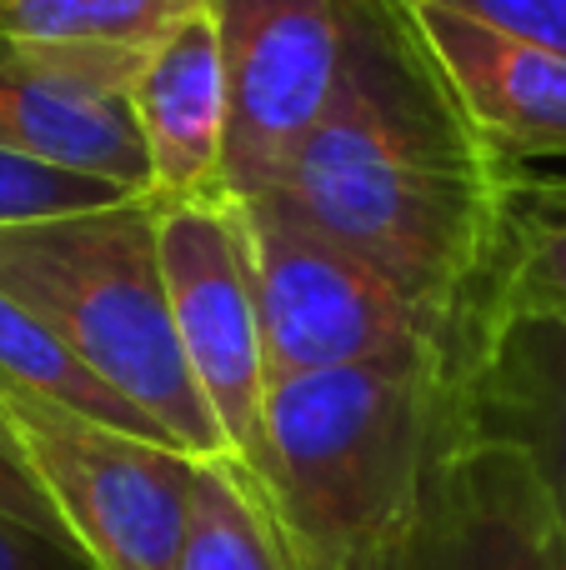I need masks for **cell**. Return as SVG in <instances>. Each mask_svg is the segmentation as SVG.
Wrapping results in <instances>:
<instances>
[{
	"label": "cell",
	"instance_id": "obj_1",
	"mask_svg": "<svg viewBox=\"0 0 566 570\" xmlns=\"http://www.w3.org/2000/svg\"><path fill=\"white\" fill-rule=\"evenodd\" d=\"M336 86L281 196L381 271L447 345V381L481 325L517 166L461 110L407 0H336Z\"/></svg>",
	"mask_w": 566,
	"mask_h": 570
},
{
	"label": "cell",
	"instance_id": "obj_2",
	"mask_svg": "<svg viewBox=\"0 0 566 570\" xmlns=\"http://www.w3.org/2000/svg\"><path fill=\"white\" fill-rule=\"evenodd\" d=\"M441 375L341 365L271 381L266 491L306 570H347L401 541L441 435Z\"/></svg>",
	"mask_w": 566,
	"mask_h": 570
},
{
	"label": "cell",
	"instance_id": "obj_3",
	"mask_svg": "<svg viewBox=\"0 0 566 570\" xmlns=\"http://www.w3.org/2000/svg\"><path fill=\"white\" fill-rule=\"evenodd\" d=\"M0 291L40 315L100 381L140 405L180 451L201 461L231 455L180 355L166 271H160L156 196L136 190L110 206L0 226Z\"/></svg>",
	"mask_w": 566,
	"mask_h": 570
},
{
	"label": "cell",
	"instance_id": "obj_4",
	"mask_svg": "<svg viewBox=\"0 0 566 570\" xmlns=\"http://www.w3.org/2000/svg\"><path fill=\"white\" fill-rule=\"evenodd\" d=\"M241 200V196H236ZM251 240L261 341L271 381L341 365L437 371L447 385V345L381 271L321 236L281 196L241 200Z\"/></svg>",
	"mask_w": 566,
	"mask_h": 570
},
{
	"label": "cell",
	"instance_id": "obj_5",
	"mask_svg": "<svg viewBox=\"0 0 566 570\" xmlns=\"http://www.w3.org/2000/svg\"><path fill=\"white\" fill-rule=\"evenodd\" d=\"M0 425L96 570H180L201 455L0 385Z\"/></svg>",
	"mask_w": 566,
	"mask_h": 570
},
{
	"label": "cell",
	"instance_id": "obj_6",
	"mask_svg": "<svg viewBox=\"0 0 566 570\" xmlns=\"http://www.w3.org/2000/svg\"><path fill=\"white\" fill-rule=\"evenodd\" d=\"M160 271L191 381L206 395L231 455L266 481V341H261L251 240L236 196L156 200Z\"/></svg>",
	"mask_w": 566,
	"mask_h": 570
},
{
	"label": "cell",
	"instance_id": "obj_7",
	"mask_svg": "<svg viewBox=\"0 0 566 570\" xmlns=\"http://www.w3.org/2000/svg\"><path fill=\"white\" fill-rule=\"evenodd\" d=\"M226 66V190L271 196L336 86V0H216Z\"/></svg>",
	"mask_w": 566,
	"mask_h": 570
},
{
	"label": "cell",
	"instance_id": "obj_8",
	"mask_svg": "<svg viewBox=\"0 0 566 570\" xmlns=\"http://www.w3.org/2000/svg\"><path fill=\"white\" fill-rule=\"evenodd\" d=\"M140 56L146 50L0 36V150L120 190H150L130 106Z\"/></svg>",
	"mask_w": 566,
	"mask_h": 570
},
{
	"label": "cell",
	"instance_id": "obj_9",
	"mask_svg": "<svg viewBox=\"0 0 566 570\" xmlns=\"http://www.w3.org/2000/svg\"><path fill=\"white\" fill-rule=\"evenodd\" d=\"M381 570H566V525L527 455L437 435L411 525Z\"/></svg>",
	"mask_w": 566,
	"mask_h": 570
},
{
	"label": "cell",
	"instance_id": "obj_10",
	"mask_svg": "<svg viewBox=\"0 0 566 570\" xmlns=\"http://www.w3.org/2000/svg\"><path fill=\"white\" fill-rule=\"evenodd\" d=\"M441 431L527 455L566 525V321L481 325L441 391Z\"/></svg>",
	"mask_w": 566,
	"mask_h": 570
},
{
	"label": "cell",
	"instance_id": "obj_11",
	"mask_svg": "<svg viewBox=\"0 0 566 570\" xmlns=\"http://www.w3.org/2000/svg\"><path fill=\"white\" fill-rule=\"evenodd\" d=\"M427 50L461 110L507 166L566 160V56L537 40L471 20L461 10L407 0Z\"/></svg>",
	"mask_w": 566,
	"mask_h": 570
},
{
	"label": "cell",
	"instance_id": "obj_12",
	"mask_svg": "<svg viewBox=\"0 0 566 570\" xmlns=\"http://www.w3.org/2000/svg\"><path fill=\"white\" fill-rule=\"evenodd\" d=\"M130 106L150 166L146 196L196 200L226 190V66L216 6L170 26L140 56Z\"/></svg>",
	"mask_w": 566,
	"mask_h": 570
},
{
	"label": "cell",
	"instance_id": "obj_13",
	"mask_svg": "<svg viewBox=\"0 0 566 570\" xmlns=\"http://www.w3.org/2000/svg\"><path fill=\"white\" fill-rule=\"evenodd\" d=\"M180 570H306L271 491L231 455L196 465Z\"/></svg>",
	"mask_w": 566,
	"mask_h": 570
},
{
	"label": "cell",
	"instance_id": "obj_14",
	"mask_svg": "<svg viewBox=\"0 0 566 570\" xmlns=\"http://www.w3.org/2000/svg\"><path fill=\"white\" fill-rule=\"evenodd\" d=\"M501 315L566 321V180H527L521 170L511 176L481 325L501 321Z\"/></svg>",
	"mask_w": 566,
	"mask_h": 570
},
{
	"label": "cell",
	"instance_id": "obj_15",
	"mask_svg": "<svg viewBox=\"0 0 566 570\" xmlns=\"http://www.w3.org/2000/svg\"><path fill=\"white\" fill-rule=\"evenodd\" d=\"M0 385L10 391H30L50 405L86 415V421L116 425L130 435H150V441L176 445L140 405H130L116 385H106L40 315H30L16 295L0 291Z\"/></svg>",
	"mask_w": 566,
	"mask_h": 570
},
{
	"label": "cell",
	"instance_id": "obj_16",
	"mask_svg": "<svg viewBox=\"0 0 566 570\" xmlns=\"http://www.w3.org/2000/svg\"><path fill=\"white\" fill-rule=\"evenodd\" d=\"M211 6L216 0H0V36L150 50L170 26Z\"/></svg>",
	"mask_w": 566,
	"mask_h": 570
},
{
	"label": "cell",
	"instance_id": "obj_17",
	"mask_svg": "<svg viewBox=\"0 0 566 570\" xmlns=\"http://www.w3.org/2000/svg\"><path fill=\"white\" fill-rule=\"evenodd\" d=\"M120 196H136V190H120V186H106V180H90V176H76V170L0 150V226L70 216V210L110 206Z\"/></svg>",
	"mask_w": 566,
	"mask_h": 570
},
{
	"label": "cell",
	"instance_id": "obj_18",
	"mask_svg": "<svg viewBox=\"0 0 566 570\" xmlns=\"http://www.w3.org/2000/svg\"><path fill=\"white\" fill-rule=\"evenodd\" d=\"M427 6L461 10V16L487 20L507 36L537 40V46H552L566 56V0H427Z\"/></svg>",
	"mask_w": 566,
	"mask_h": 570
},
{
	"label": "cell",
	"instance_id": "obj_19",
	"mask_svg": "<svg viewBox=\"0 0 566 570\" xmlns=\"http://www.w3.org/2000/svg\"><path fill=\"white\" fill-rule=\"evenodd\" d=\"M0 515H10V521H20V525H36V531L56 535V541H70L56 501L46 495V485L36 481V471L20 461L16 441H6V435H0Z\"/></svg>",
	"mask_w": 566,
	"mask_h": 570
},
{
	"label": "cell",
	"instance_id": "obj_20",
	"mask_svg": "<svg viewBox=\"0 0 566 570\" xmlns=\"http://www.w3.org/2000/svg\"><path fill=\"white\" fill-rule=\"evenodd\" d=\"M0 570H96L86 561V551L70 541L20 525L10 515H0Z\"/></svg>",
	"mask_w": 566,
	"mask_h": 570
},
{
	"label": "cell",
	"instance_id": "obj_21",
	"mask_svg": "<svg viewBox=\"0 0 566 570\" xmlns=\"http://www.w3.org/2000/svg\"><path fill=\"white\" fill-rule=\"evenodd\" d=\"M347 570H381V561H377V556H367V561H351Z\"/></svg>",
	"mask_w": 566,
	"mask_h": 570
},
{
	"label": "cell",
	"instance_id": "obj_22",
	"mask_svg": "<svg viewBox=\"0 0 566 570\" xmlns=\"http://www.w3.org/2000/svg\"><path fill=\"white\" fill-rule=\"evenodd\" d=\"M0 435H6V425H0ZM6 441H10V435H6Z\"/></svg>",
	"mask_w": 566,
	"mask_h": 570
}]
</instances>
